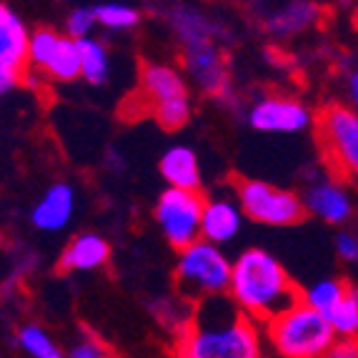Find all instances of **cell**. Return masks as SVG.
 Here are the masks:
<instances>
[{
    "label": "cell",
    "instance_id": "cell-1",
    "mask_svg": "<svg viewBox=\"0 0 358 358\" xmlns=\"http://www.w3.org/2000/svg\"><path fill=\"white\" fill-rule=\"evenodd\" d=\"M176 353L178 358H263V341L258 323L226 293L196 303L178 331Z\"/></svg>",
    "mask_w": 358,
    "mask_h": 358
},
{
    "label": "cell",
    "instance_id": "cell-2",
    "mask_svg": "<svg viewBox=\"0 0 358 358\" xmlns=\"http://www.w3.org/2000/svg\"><path fill=\"white\" fill-rule=\"evenodd\" d=\"M228 296L258 326L271 323L301 301L299 286L283 263L263 248H245L233 261Z\"/></svg>",
    "mask_w": 358,
    "mask_h": 358
},
{
    "label": "cell",
    "instance_id": "cell-3",
    "mask_svg": "<svg viewBox=\"0 0 358 358\" xmlns=\"http://www.w3.org/2000/svg\"><path fill=\"white\" fill-rule=\"evenodd\" d=\"M166 18L173 28L176 38L180 41L183 68L193 83L203 90L206 96H226L228 68L226 55H223L221 43H218V38L223 36L221 23L188 6L171 8Z\"/></svg>",
    "mask_w": 358,
    "mask_h": 358
},
{
    "label": "cell",
    "instance_id": "cell-4",
    "mask_svg": "<svg viewBox=\"0 0 358 358\" xmlns=\"http://www.w3.org/2000/svg\"><path fill=\"white\" fill-rule=\"evenodd\" d=\"M266 336L275 353L283 358H323L338 341L329 318L303 301L266 323Z\"/></svg>",
    "mask_w": 358,
    "mask_h": 358
},
{
    "label": "cell",
    "instance_id": "cell-5",
    "mask_svg": "<svg viewBox=\"0 0 358 358\" xmlns=\"http://www.w3.org/2000/svg\"><path fill=\"white\" fill-rule=\"evenodd\" d=\"M141 103L166 131H178L193 115L191 85L185 76L166 63H145L141 71Z\"/></svg>",
    "mask_w": 358,
    "mask_h": 358
},
{
    "label": "cell",
    "instance_id": "cell-6",
    "mask_svg": "<svg viewBox=\"0 0 358 358\" xmlns=\"http://www.w3.org/2000/svg\"><path fill=\"white\" fill-rule=\"evenodd\" d=\"M231 271L233 261H228L221 245H213L201 238L178 251L176 286L183 299L201 303L213 296H226L228 286H231Z\"/></svg>",
    "mask_w": 358,
    "mask_h": 358
},
{
    "label": "cell",
    "instance_id": "cell-7",
    "mask_svg": "<svg viewBox=\"0 0 358 358\" xmlns=\"http://www.w3.org/2000/svg\"><path fill=\"white\" fill-rule=\"evenodd\" d=\"M318 145L323 161L341 178L358 183V113L351 106L331 103L318 113Z\"/></svg>",
    "mask_w": 358,
    "mask_h": 358
},
{
    "label": "cell",
    "instance_id": "cell-8",
    "mask_svg": "<svg viewBox=\"0 0 358 358\" xmlns=\"http://www.w3.org/2000/svg\"><path fill=\"white\" fill-rule=\"evenodd\" d=\"M241 210L245 218L263 226H296L306 218V206L296 191L278 188L266 180L245 178L236 185Z\"/></svg>",
    "mask_w": 358,
    "mask_h": 358
},
{
    "label": "cell",
    "instance_id": "cell-9",
    "mask_svg": "<svg viewBox=\"0 0 358 358\" xmlns=\"http://www.w3.org/2000/svg\"><path fill=\"white\" fill-rule=\"evenodd\" d=\"M206 196L201 191H178L166 188L158 196L153 208L155 223L176 251H183L196 241H201V221H203Z\"/></svg>",
    "mask_w": 358,
    "mask_h": 358
},
{
    "label": "cell",
    "instance_id": "cell-10",
    "mask_svg": "<svg viewBox=\"0 0 358 358\" xmlns=\"http://www.w3.org/2000/svg\"><path fill=\"white\" fill-rule=\"evenodd\" d=\"M248 123L258 133H301L306 128H310L313 113L299 98L268 96L251 106Z\"/></svg>",
    "mask_w": 358,
    "mask_h": 358
},
{
    "label": "cell",
    "instance_id": "cell-11",
    "mask_svg": "<svg viewBox=\"0 0 358 358\" xmlns=\"http://www.w3.org/2000/svg\"><path fill=\"white\" fill-rule=\"evenodd\" d=\"M301 201L306 206V213L316 215L326 223H346L356 210L353 203V193L343 180L334 178H310L306 191L301 193Z\"/></svg>",
    "mask_w": 358,
    "mask_h": 358
},
{
    "label": "cell",
    "instance_id": "cell-12",
    "mask_svg": "<svg viewBox=\"0 0 358 358\" xmlns=\"http://www.w3.org/2000/svg\"><path fill=\"white\" fill-rule=\"evenodd\" d=\"M243 210L236 198L223 196V193H213L206 198L203 206V221H201V238L208 241L213 245H226L231 243L243 228Z\"/></svg>",
    "mask_w": 358,
    "mask_h": 358
},
{
    "label": "cell",
    "instance_id": "cell-13",
    "mask_svg": "<svg viewBox=\"0 0 358 358\" xmlns=\"http://www.w3.org/2000/svg\"><path fill=\"white\" fill-rule=\"evenodd\" d=\"M76 213V188L71 183H53L30 210V223L43 233H58L73 221Z\"/></svg>",
    "mask_w": 358,
    "mask_h": 358
},
{
    "label": "cell",
    "instance_id": "cell-14",
    "mask_svg": "<svg viewBox=\"0 0 358 358\" xmlns=\"http://www.w3.org/2000/svg\"><path fill=\"white\" fill-rule=\"evenodd\" d=\"M263 28L275 38L303 33L321 18V8L313 3H281V6H258Z\"/></svg>",
    "mask_w": 358,
    "mask_h": 358
},
{
    "label": "cell",
    "instance_id": "cell-15",
    "mask_svg": "<svg viewBox=\"0 0 358 358\" xmlns=\"http://www.w3.org/2000/svg\"><path fill=\"white\" fill-rule=\"evenodd\" d=\"M30 30L10 6L0 3V66L28 71Z\"/></svg>",
    "mask_w": 358,
    "mask_h": 358
},
{
    "label": "cell",
    "instance_id": "cell-16",
    "mask_svg": "<svg viewBox=\"0 0 358 358\" xmlns=\"http://www.w3.org/2000/svg\"><path fill=\"white\" fill-rule=\"evenodd\" d=\"M110 258V245L98 233H80L60 253L58 268L66 273H78V271H98L103 268Z\"/></svg>",
    "mask_w": 358,
    "mask_h": 358
},
{
    "label": "cell",
    "instance_id": "cell-17",
    "mask_svg": "<svg viewBox=\"0 0 358 358\" xmlns=\"http://www.w3.org/2000/svg\"><path fill=\"white\" fill-rule=\"evenodd\" d=\"M161 176L168 183V188L178 191H201V163L198 155L188 145H171L161 155Z\"/></svg>",
    "mask_w": 358,
    "mask_h": 358
},
{
    "label": "cell",
    "instance_id": "cell-18",
    "mask_svg": "<svg viewBox=\"0 0 358 358\" xmlns=\"http://www.w3.org/2000/svg\"><path fill=\"white\" fill-rule=\"evenodd\" d=\"M43 76L55 80V83H73L80 78V53H78V41L60 33V41L50 55L48 66L43 68Z\"/></svg>",
    "mask_w": 358,
    "mask_h": 358
},
{
    "label": "cell",
    "instance_id": "cell-19",
    "mask_svg": "<svg viewBox=\"0 0 358 358\" xmlns=\"http://www.w3.org/2000/svg\"><path fill=\"white\" fill-rule=\"evenodd\" d=\"M78 53H80V78L90 85H103L110 78V55L103 41L98 38H83L78 41Z\"/></svg>",
    "mask_w": 358,
    "mask_h": 358
},
{
    "label": "cell",
    "instance_id": "cell-20",
    "mask_svg": "<svg viewBox=\"0 0 358 358\" xmlns=\"http://www.w3.org/2000/svg\"><path fill=\"white\" fill-rule=\"evenodd\" d=\"M348 283L338 281V278H323V281L310 283L306 291H301V301L306 306H310L313 310H318L321 316L329 318L336 308L341 306V301L346 299Z\"/></svg>",
    "mask_w": 358,
    "mask_h": 358
},
{
    "label": "cell",
    "instance_id": "cell-21",
    "mask_svg": "<svg viewBox=\"0 0 358 358\" xmlns=\"http://www.w3.org/2000/svg\"><path fill=\"white\" fill-rule=\"evenodd\" d=\"M15 338H18V346L23 348L30 358H68V353L55 343L53 336L43 329V326H38V323H25V326H20Z\"/></svg>",
    "mask_w": 358,
    "mask_h": 358
},
{
    "label": "cell",
    "instance_id": "cell-22",
    "mask_svg": "<svg viewBox=\"0 0 358 358\" xmlns=\"http://www.w3.org/2000/svg\"><path fill=\"white\" fill-rule=\"evenodd\" d=\"M336 338H358V283H348L346 299L329 316Z\"/></svg>",
    "mask_w": 358,
    "mask_h": 358
},
{
    "label": "cell",
    "instance_id": "cell-23",
    "mask_svg": "<svg viewBox=\"0 0 358 358\" xmlns=\"http://www.w3.org/2000/svg\"><path fill=\"white\" fill-rule=\"evenodd\" d=\"M60 41V33L53 28H38L30 30V41H28V73L30 71H41L48 66L50 55H53L55 45Z\"/></svg>",
    "mask_w": 358,
    "mask_h": 358
},
{
    "label": "cell",
    "instance_id": "cell-24",
    "mask_svg": "<svg viewBox=\"0 0 358 358\" xmlns=\"http://www.w3.org/2000/svg\"><path fill=\"white\" fill-rule=\"evenodd\" d=\"M96 18L108 30H131L141 23V10L126 3H101L96 6Z\"/></svg>",
    "mask_w": 358,
    "mask_h": 358
},
{
    "label": "cell",
    "instance_id": "cell-25",
    "mask_svg": "<svg viewBox=\"0 0 358 358\" xmlns=\"http://www.w3.org/2000/svg\"><path fill=\"white\" fill-rule=\"evenodd\" d=\"M96 25V6H76L66 18V36L73 41H83V38H90Z\"/></svg>",
    "mask_w": 358,
    "mask_h": 358
},
{
    "label": "cell",
    "instance_id": "cell-26",
    "mask_svg": "<svg viewBox=\"0 0 358 358\" xmlns=\"http://www.w3.org/2000/svg\"><path fill=\"white\" fill-rule=\"evenodd\" d=\"M334 248L338 253V258H343L346 263H356L358 261V236L348 231H341L334 241Z\"/></svg>",
    "mask_w": 358,
    "mask_h": 358
},
{
    "label": "cell",
    "instance_id": "cell-27",
    "mask_svg": "<svg viewBox=\"0 0 358 358\" xmlns=\"http://www.w3.org/2000/svg\"><path fill=\"white\" fill-rule=\"evenodd\" d=\"M68 358H108V353H106V348L98 343V341L85 338V341H80V343H76V346L68 351Z\"/></svg>",
    "mask_w": 358,
    "mask_h": 358
},
{
    "label": "cell",
    "instance_id": "cell-28",
    "mask_svg": "<svg viewBox=\"0 0 358 358\" xmlns=\"http://www.w3.org/2000/svg\"><path fill=\"white\" fill-rule=\"evenodd\" d=\"M25 73L28 71H13V68L0 66V98L8 96L10 90H15L25 80Z\"/></svg>",
    "mask_w": 358,
    "mask_h": 358
},
{
    "label": "cell",
    "instance_id": "cell-29",
    "mask_svg": "<svg viewBox=\"0 0 358 358\" xmlns=\"http://www.w3.org/2000/svg\"><path fill=\"white\" fill-rule=\"evenodd\" d=\"M323 358H358V338H338Z\"/></svg>",
    "mask_w": 358,
    "mask_h": 358
},
{
    "label": "cell",
    "instance_id": "cell-30",
    "mask_svg": "<svg viewBox=\"0 0 358 358\" xmlns=\"http://www.w3.org/2000/svg\"><path fill=\"white\" fill-rule=\"evenodd\" d=\"M348 98H351V110L358 113V71H351L348 76Z\"/></svg>",
    "mask_w": 358,
    "mask_h": 358
}]
</instances>
